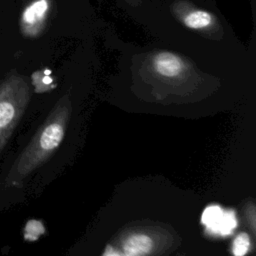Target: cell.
<instances>
[{"mask_svg":"<svg viewBox=\"0 0 256 256\" xmlns=\"http://www.w3.org/2000/svg\"><path fill=\"white\" fill-rule=\"evenodd\" d=\"M161 1L166 20L165 32L184 33V40H209L212 43L233 40L231 29L213 8L196 0Z\"/></svg>","mask_w":256,"mask_h":256,"instance_id":"6da1fadb","label":"cell"},{"mask_svg":"<svg viewBox=\"0 0 256 256\" xmlns=\"http://www.w3.org/2000/svg\"><path fill=\"white\" fill-rule=\"evenodd\" d=\"M30 99L26 79L10 73L0 83V152L6 145Z\"/></svg>","mask_w":256,"mask_h":256,"instance_id":"7a4b0ae2","label":"cell"},{"mask_svg":"<svg viewBox=\"0 0 256 256\" xmlns=\"http://www.w3.org/2000/svg\"><path fill=\"white\" fill-rule=\"evenodd\" d=\"M56 0H29L19 16V30L26 39H38L56 17Z\"/></svg>","mask_w":256,"mask_h":256,"instance_id":"3957f363","label":"cell"},{"mask_svg":"<svg viewBox=\"0 0 256 256\" xmlns=\"http://www.w3.org/2000/svg\"><path fill=\"white\" fill-rule=\"evenodd\" d=\"M120 8L142 24L149 25L157 32L165 30V13L161 0H114Z\"/></svg>","mask_w":256,"mask_h":256,"instance_id":"277c9868","label":"cell"},{"mask_svg":"<svg viewBox=\"0 0 256 256\" xmlns=\"http://www.w3.org/2000/svg\"><path fill=\"white\" fill-rule=\"evenodd\" d=\"M148 62L153 72L162 78L174 79L184 75L188 68L191 67L183 56L168 50H155Z\"/></svg>","mask_w":256,"mask_h":256,"instance_id":"5b68a950","label":"cell"},{"mask_svg":"<svg viewBox=\"0 0 256 256\" xmlns=\"http://www.w3.org/2000/svg\"><path fill=\"white\" fill-rule=\"evenodd\" d=\"M153 247L152 239L145 234H134L126 238L123 243L125 256H145Z\"/></svg>","mask_w":256,"mask_h":256,"instance_id":"8992f818","label":"cell"},{"mask_svg":"<svg viewBox=\"0 0 256 256\" xmlns=\"http://www.w3.org/2000/svg\"><path fill=\"white\" fill-rule=\"evenodd\" d=\"M223 213L224 210L217 205L208 206L202 214V223L207 227L210 232L215 233V230L223 216Z\"/></svg>","mask_w":256,"mask_h":256,"instance_id":"52a82bcc","label":"cell"},{"mask_svg":"<svg viewBox=\"0 0 256 256\" xmlns=\"http://www.w3.org/2000/svg\"><path fill=\"white\" fill-rule=\"evenodd\" d=\"M236 226H237V219H236L234 211H231V210L224 211L223 216H222L214 234L229 235L234 231Z\"/></svg>","mask_w":256,"mask_h":256,"instance_id":"ba28073f","label":"cell"},{"mask_svg":"<svg viewBox=\"0 0 256 256\" xmlns=\"http://www.w3.org/2000/svg\"><path fill=\"white\" fill-rule=\"evenodd\" d=\"M51 71L48 69L35 71L32 74V84L35 87V91L44 92L52 87L53 79L50 77Z\"/></svg>","mask_w":256,"mask_h":256,"instance_id":"9c48e42d","label":"cell"},{"mask_svg":"<svg viewBox=\"0 0 256 256\" xmlns=\"http://www.w3.org/2000/svg\"><path fill=\"white\" fill-rule=\"evenodd\" d=\"M251 246L250 237L248 234L242 232L236 236L232 245V253L234 256H244L247 254Z\"/></svg>","mask_w":256,"mask_h":256,"instance_id":"30bf717a","label":"cell"},{"mask_svg":"<svg viewBox=\"0 0 256 256\" xmlns=\"http://www.w3.org/2000/svg\"><path fill=\"white\" fill-rule=\"evenodd\" d=\"M103 256H125L124 254H120L119 252H117L114 248L111 247H107V249L105 250V253Z\"/></svg>","mask_w":256,"mask_h":256,"instance_id":"8fae6325","label":"cell"}]
</instances>
